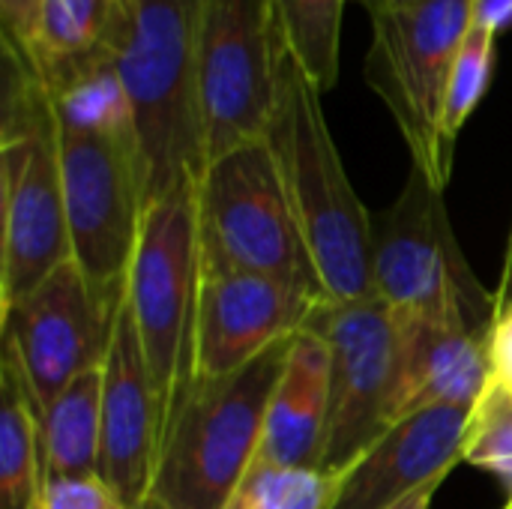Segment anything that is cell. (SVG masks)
<instances>
[{"label": "cell", "instance_id": "24", "mask_svg": "<svg viewBox=\"0 0 512 509\" xmlns=\"http://www.w3.org/2000/svg\"><path fill=\"white\" fill-rule=\"evenodd\" d=\"M462 462L489 471L512 495V384L492 378L468 417Z\"/></svg>", "mask_w": 512, "mask_h": 509}, {"label": "cell", "instance_id": "4", "mask_svg": "<svg viewBox=\"0 0 512 509\" xmlns=\"http://www.w3.org/2000/svg\"><path fill=\"white\" fill-rule=\"evenodd\" d=\"M0 309L72 261L57 117L42 81L6 54L0 123Z\"/></svg>", "mask_w": 512, "mask_h": 509}, {"label": "cell", "instance_id": "7", "mask_svg": "<svg viewBox=\"0 0 512 509\" xmlns=\"http://www.w3.org/2000/svg\"><path fill=\"white\" fill-rule=\"evenodd\" d=\"M201 273H258L324 297L276 156L252 141L213 159L198 183Z\"/></svg>", "mask_w": 512, "mask_h": 509}, {"label": "cell", "instance_id": "17", "mask_svg": "<svg viewBox=\"0 0 512 509\" xmlns=\"http://www.w3.org/2000/svg\"><path fill=\"white\" fill-rule=\"evenodd\" d=\"M330 429V348L312 333L300 330L279 384L270 396L261 447L252 465L273 468H324Z\"/></svg>", "mask_w": 512, "mask_h": 509}, {"label": "cell", "instance_id": "28", "mask_svg": "<svg viewBox=\"0 0 512 509\" xmlns=\"http://www.w3.org/2000/svg\"><path fill=\"white\" fill-rule=\"evenodd\" d=\"M471 21L480 27H489L492 33L507 30L512 24V0H474Z\"/></svg>", "mask_w": 512, "mask_h": 509}, {"label": "cell", "instance_id": "30", "mask_svg": "<svg viewBox=\"0 0 512 509\" xmlns=\"http://www.w3.org/2000/svg\"><path fill=\"white\" fill-rule=\"evenodd\" d=\"M498 300H512V243H510V258H507V276H504V282H501Z\"/></svg>", "mask_w": 512, "mask_h": 509}, {"label": "cell", "instance_id": "33", "mask_svg": "<svg viewBox=\"0 0 512 509\" xmlns=\"http://www.w3.org/2000/svg\"><path fill=\"white\" fill-rule=\"evenodd\" d=\"M402 3H411V0H387V6H402Z\"/></svg>", "mask_w": 512, "mask_h": 509}, {"label": "cell", "instance_id": "18", "mask_svg": "<svg viewBox=\"0 0 512 509\" xmlns=\"http://www.w3.org/2000/svg\"><path fill=\"white\" fill-rule=\"evenodd\" d=\"M111 24L114 0H45L24 51L3 54L27 66L54 93L111 60Z\"/></svg>", "mask_w": 512, "mask_h": 509}, {"label": "cell", "instance_id": "26", "mask_svg": "<svg viewBox=\"0 0 512 509\" xmlns=\"http://www.w3.org/2000/svg\"><path fill=\"white\" fill-rule=\"evenodd\" d=\"M45 0H0V27H3V51L21 54L33 21Z\"/></svg>", "mask_w": 512, "mask_h": 509}, {"label": "cell", "instance_id": "5", "mask_svg": "<svg viewBox=\"0 0 512 509\" xmlns=\"http://www.w3.org/2000/svg\"><path fill=\"white\" fill-rule=\"evenodd\" d=\"M291 339L231 375L192 378L165 420L153 498L171 509H225L258 456Z\"/></svg>", "mask_w": 512, "mask_h": 509}, {"label": "cell", "instance_id": "32", "mask_svg": "<svg viewBox=\"0 0 512 509\" xmlns=\"http://www.w3.org/2000/svg\"><path fill=\"white\" fill-rule=\"evenodd\" d=\"M135 509H171V507H168V504H162L159 498H153V495H150V498H147L144 504H138Z\"/></svg>", "mask_w": 512, "mask_h": 509}, {"label": "cell", "instance_id": "10", "mask_svg": "<svg viewBox=\"0 0 512 509\" xmlns=\"http://www.w3.org/2000/svg\"><path fill=\"white\" fill-rule=\"evenodd\" d=\"M282 48L270 0H201L198 99L207 165L267 138Z\"/></svg>", "mask_w": 512, "mask_h": 509}, {"label": "cell", "instance_id": "9", "mask_svg": "<svg viewBox=\"0 0 512 509\" xmlns=\"http://www.w3.org/2000/svg\"><path fill=\"white\" fill-rule=\"evenodd\" d=\"M474 0H411L372 15L366 81L393 114L411 165L447 189L453 165L441 147V114L453 60L471 27Z\"/></svg>", "mask_w": 512, "mask_h": 509}, {"label": "cell", "instance_id": "16", "mask_svg": "<svg viewBox=\"0 0 512 509\" xmlns=\"http://www.w3.org/2000/svg\"><path fill=\"white\" fill-rule=\"evenodd\" d=\"M492 378V330L468 333L399 318V375L390 426L435 405L474 408Z\"/></svg>", "mask_w": 512, "mask_h": 509}, {"label": "cell", "instance_id": "15", "mask_svg": "<svg viewBox=\"0 0 512 509\" xmlns=\"http://www.w3.org/2000/svg\"><path fill=\"white\" fill-rule=\"evenodd\" d=\"M471 408L435 405L384 429L348 468L330 509H387L462 465Z\"/></svg>", "mask_w": 512, "mask_h": 509}, {"label": "cell", "instance_id": "31", "mask_svg": "<svg viewBox=\"0 0 512 509\" xmlns=\"http://www.w3.org/2000/svg\"><path fill=\"white\" fill-rule=\"evenodd\" d=\"M357 3H363L369 9V15H378L381 9H387V0H357Z\"/></svg>", "mask_w": 512, "mask_h": 509}, {"label": "cell", "instance_id": "11", "mask_svg": "<svg viewBox=\"0 0 512 509\" xmlns=\"http://www.w3.org/2000/svg\"><path fill=\"white\" fill-rule=\"evenodd\" d=\"M123 297L126 288H96L72 258L27 297L0 309L3 351L15 360L36 414L75 378L102 369Z\"/></svg>", "mask_w": 512, "mask_h": 509}, {"label": "cell", "instance_id": "21", "mask_svg": "<svg viewBox=\"0 0 512 509\" xmlns=\"http://www.w3.org/2000/svg\"><path fill=\"white\" fill-rule=\"evenodd\" d=\"M282 45L321 93L339 81L345 0H270Z\"/></svg>", "mask_w": 512, "mask_h": 509}, {"label": "cell", "instance_id": "23", "mask_svg": "<svg viewBox=\"0 0 512 509\" xmlns=\"http://www.w3.org/2000/svg\"><path fill=\"white\" fill-rule=\"evenodd\" d=\"M495 45H498V33L471 21L468 33L462 39V48L453 60L447 96H444V114H441V147H444V156L450 165H453L456 141L465 129L468 117L474 114V108L483 102V96L489 90L492 69H495Z\"/></svg>", "mask_w": 512, "mask_h": 509}, {"label": "cell", "instance_id": "34", "mask_svg": "<svg viewBox=\"0 0 512 509\" xmlns=\"http://www.w3.org/2000/svg\"><path fill=\"white\" fill-rule=\"evenodd\" d=\"M504 509H512V495H510V501H507V507H504Z\"/></svg>", "mask_w": 512, "mask_h": 509}, {"label": "cell", "instance_id": "19", "mask_svg": "<svg viewBox=\"0 0 512 509\" xmlns=\"http://www.w3.org/2000/svg\"><path fill=\"white\" fill-rule=\"evenodd\" d=\"M39 456H42V483L99 477L102 369L75 378L39 414Z\"/></svg>", "mask_w": 512, "mask_h": 509}, {"label": "cell", "instance_id": "6", "mask_svg": "<svg viewBox=\"0 0 512 509\" xmlns=\"http://www.w3.org/2000/svg\"><path fill=\"white\" fill-rule=\"evenodd\" d=\"M372 282L375 297L399 318L432 321L468 333H489L498 312V294L471 270L450 213L444 189L411 165L399 198L372 213Z\"/></svg>", "mask_w": 512, "mask_h": 509}, {"label": "cell", "instance_id": "1", "mask_svg": "<svg viewBox=\"0 0 512 509\" xmlns=\"http://www.w3.org/2000/svg\"><path fill=\"white\" fill-rule=\"evenodd\" d=\"M57 117L72 258L102 291H123L147 192L120 78L108 63L48 93Z\"/></svg>", "mask_w": 512, "mask_h": 509}, {"label": "cell", "instance_id": "12", "mask_svg": "<svg viewBox=\"0 0 512 509\" xmlns=\"http://www.w3.org/2000/svg\"><path fill=\"white\" fill-rule=\"evenodd\" d=\"M330 348V429L324 471L348 468L393 417L399 318L378 300H321L306 324Z\"/></svg>", "mask_w": 512, "mask_h": 509}, {"label": "cell", "instance_id": "8", "mask_svg": "<svg viewBox=\"0 0 512 509\" xmlns=\"http://www.w3.org/2000/svg\"><path fill=\"white\" fill-rule=\"evenodd\" d=\"M198 183H183L144 207L126 276V306L162 396L165 420L195 378V318L204 276Z\"/></svg>", "mask_w": 512, "mask_h": 509}, {"label": "cell", "instance_id": "27", "mask_svg": "<svg viewBox=\"0 0 512 509\" xmlns=\"http://www.w3.org/2000/svg\"><path fill=\"white\" fill-rule=\"evenodd\" d=\"M492 366L498 378L512 384V300H498L492 324Z\"/></svg>", "mask_w": 512, "mask_h": 509}, {"label": "cell", "instance_id": "22", "mask_svg": "<svg viewBox=\"0 0 512 509\" xmlns=\"http://www.w3.org/2000/svg\"><path fill=\"white\" fill-rule=\"evenodd\" d=\"M339 492V471L252 465L225 509H330Z\"/></svg>", "mask_w": 512, "mask_h": 509}, {"label": "cell", "instance_id": "2", "mask_svg": "<svg viewBox=\"0 0 512 509\" xmlns=\"http://www.w3.org/2000/svg\"><path fill=\"white\" fill-rule=\"evenodd\" d=\"M198 18L201 0H114L108 51L129 102L147 204L207 171Z\"/></svg>", "mask_w": 512, "mask_h": 509}, {"label": "cell", "instance_id": "13", "mask_svg": "<svg viewBox=\"0 0 512 509\" xmlns=\"http://www.w3.org/2000/svg\"><path fill=\"white\" fill-rule=\"evenodd\" d=\"M321 300L327 297L258 273L201 276L195 378H219L249 366L273 345L306 330Z\"/></svg>", "mask_w": 512, "mask_h": 509}, {"label": "cell", "instance_id": "20", "mask_svg": "<svg viewBox=\"0 0 512 509\" xmlns=\"http://www.w3.org/2000/svg\"><path fill=\"white\" fill-rule=\"evenodd\" d=\"M39 414L15 360L0 354V509H39Z\"/></svg>", "mask_w": 512, "mask_h": 509}, {"label": "cell", "instance_id": "25", "mask_svg": "<svg viewBox=\"0 0 512 509\" xmlns=\"http://www.w3.org/2000/svg\"><path fill=\"white\" fill-rule=\"evenodd\" d=\"M39 509H129L105 483L93 480H57L45 483Z\"/></svg>", "mask_w": 512, "mask_h": 509}, {"label": "cell", "instance_id": "3", "mask_svg": "<svg viewBox=\"0 0 512 509\" xmlns=\"http://www.w3.org/2000/svg\"><path fill=\"white\" fill-rule=\"evenodd\" d=\"M321 90L282 48L267 144L327 300L375 297L372 213L354 192L321 108Z\"/></svg>", "mask_w": 512, "mask_h": 509}, {"label": "cell", "instance_id": "29", "mask_svg": "<svg viewBox=\"0 0 512 509\" xmlns=\"http://www.w3.org/2000/svg\"><path fill=\"white\" fill-rule=\"evenodd\" d=\"M441 483H444V480L429 483V486L417 489L414 495L402 498L399 504H393V507H387V509H432V504H435V495H438V489H441Z\"/></svg>", "mask_w": 512, "mask_h": 509}, {"label": "cell", "instance_id": "14", "mask_svg": "<svg viewBox=\"0 0 512 509\" xmlns=\"http://www.w3.org/2000/svg\"><path fill=\"white\" fill-rule=\"evenodd\" d=\"M165 429V408L150 375L132 312L120 306L102 363V483L135 509L150 498Z\"/></svg>", "mask_w": 512, "mask_h": 509}]
</instances>
